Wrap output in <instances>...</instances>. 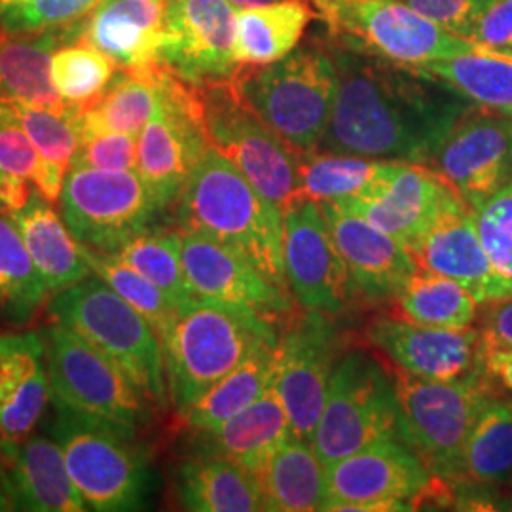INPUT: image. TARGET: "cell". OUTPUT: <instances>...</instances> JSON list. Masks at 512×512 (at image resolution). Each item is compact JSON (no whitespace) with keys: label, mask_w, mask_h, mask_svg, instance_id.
<instances>
[{"label":"cell","mask_w":512,"mask_h":512,"mask_svg":"<svg viewBox=\"0 0 512 512\" xmlns=\"http://www.w3.org/2000/svg\"><path fill=\"white\" fill-rule=\"evenodd\" d=\"M338 92L319 150L385 162L429 164L471 109L433 74L391 61L342 55Z\"/></svg>","instance_id":"obj_1"},{"label":"cell","mask_w":512,"mask_h":512,"mask_svg":"<svg viewBox=\"0 0 512 512\" xmlns=\"http://www.w3.org/2000/svg\"><path fill=\"white\" fill-rule=\"evenodd\" d=\"M177 202L183 230L217 239L289 291L283 209L268 202L217 148H205Z\"/></svg>","instance_id":"obj_2"},{"label":"cell","mask_w":512,"mask_h":512,"mask_svg":"<svg viewBox=\"0 0 512 512\" xmlns=\"http://www.w3.org/2000/svg\"><path fill=\"white\" fill-rule=\"evenodd\" d=\"M277 325L255 311L198 298L177 313L162 338L169 399L184 412L264 344Z\"/></svg>","instance_id":"obj_3"},{"label":"cell","mask_w":512,"mask_h":512,"mask_svg":"<svg viewBox=\"0 0 512 512\" xmlns=\"http://www.w3.org/2000/svg\"><path fill=\"white\" fill-rule=\"evenodd\" d=\"M48 315L105 353L148 403L169 399L162 340L147 319L97 275L54 293Z\"/></svg>","instance_id":"obj_4"},{"label":"cell","mask_w":512,"mask_h":512,"mask_svg":"<svg viewBox=\"0 0 512 512\" xmlns=\"http://www.w3.org/2000/svg\"><path fill=\"white\" fill-rule=\"evenodd\" d=\"M243 101L298 156L321 147L338 92V65L321 50H300L270 65H241Z\"/></svg>","instance_id":"obj_5"},{"label":"cell","mask_w":512,"mask_h":512,"mask_svg":"<svg viewBox=\"0 0 512 512\" xmlns=\"http://www.w3.org/2000/svg\"><path fill=\"white\" fill-rule=\"evenodd\" d=\"M40 334L55 410L135 439L150 420V408L147 397L128 376L105 353L61 323L52 321Z\"/></svg>","instance_id":"obj_6"},{"label":"cell","mask_w":512,"mask_h":512,"mask_svg":"<svg viewBox=\"0 0 512 512\" xmlns=\"http://www.w3.org/2000/svg\"><path fill=\"white\" fill-rule=\"evenodd\" d=\"M393 384L403 439L427 469L458 484L467 439L484 408L497 399L495 385L478 372L461 382H433L395 366Z\"/></svg>","instance_id":"obj_7"},{"label":"cell","mask_w":512,"mask_h":512,"mask_svg":"<svg viewBox=\"0 0 512 512\" xmlns=\"http://www.w3.org/2000/svg\"><path fill=\"white\" fill-rule=\"evenodd\" d=\"M387 437H403L393 378L376 357L351 351L334 368L311 444L329 465Z\"/></svg>","instance_id":"obj_8"},{"label":"cell","mask_w":512,"mask_h":512,"mask_svg":"<svg viewBox=\"0 0 512 512\" xmlns=\"http://www.w3.org/2000/svg\"><path fill=\"white\" fill-rule=\"evenodd\" d=\"M69 475L92 511H139L150 492L147 456L107 425L55 410L50 429Z\"/></svg>","instance_id":"obj_9"},{"label":"cell","mask_w":512,"mask_h":512,"mask_svg":"<svg viewBox=\"0 0 512 512\" xmlns=\"http://www.w3.org/2000/svg\"><path fill=\"white\" fill-rule=\"evenodd\" d=\"M196 88L209 147L236 165L268 202L285 209L296 192L300 156L256 116L232 78Z\"/></svg>","instance_id":"obj_10"},{"label":"cell","mask_w":512,"mask_h":512,"mask_svg":"<svg viewBox=\"0 0 512 512\" xmlns=\"http://www.w3.org/2000/svg\"><path fill=\"white\" fill-rule=\"evenodd\" d=\"M327 467L323 511H412L429 497L448 494L403 437L378 440Z\"/></svg>","instance_id":"obj_11"},{"label":"cell","mask_w":512,"mask_h":512,"mask_svg":"<svg viewBox=\"0 0 512 512\" xmlns=\"http://www.w3.org/2000/svg\"><path fill=\"white\" fill-rule=\"evenodd\" d=\"M209 147L198 88L160 69V101L137 137V173L158 211L179 200Z\"/></svg>","instance_id":"obj_12"},{"label":"cell","mask_w":512,"mask_h":512,"mask_svg":"<svg viewBox=\"0 0 512 512\" xmlns=\"http://www.w3.org/2000/svg\"><path fill=\"white\" fill-rule=\"evenodd\" d=\"M59 203L73 238L99 253H118L158 213L137 171L78 165L69 167Z\"/></svg>","instance_id":"obj_13"},{"label":"cell","mask_w":512,"mask_h":512,"mask_svg":"<svg viewBox=\"0 0 512 512\" xmlns=\"http://www.w3.org/2000/svg\"><path fill=\"white\" fill-rule=\"evenodd\" d=\"M330 27L353 38L366 54L403 67H423L473 50L476 44L458 37L433 19L421 16L403 0L342 2L315 0Z\"/></svg>","instance_id":"obj_14"},{"label":"cell","mask_w":512,"mask_h":512,"mask_svg":"<svg viewBox=\"0 0 512 512\" xmlns=\"http://www.w3.org/2000/svg\"><path fill=\"white\" fill-rule=\"evenodd\" d=\"M283 260L289 291L302 310L336 315L348 306L355 285L319 203L294 198L283 209Z\"/></svg>","instance_id":"obj_15"},{"label":"cell","mask_w":512,"mask_h":512,"mask_svg":"<svg viewBox=\"0 0 512 512\" xmlns=\"http://www.w3.org/2000/svg\"><path fill=\"white\" fill-rule=\"evenodd\" d=\"M238 8L228 0H167L160 63L192 86L234 78Z\"/></svg>","instance_id":"obj_16"},{"label":"cell","mask_w":512,"mask_h":512,"mask_svg":"<svg viewBox=\"0 0 512 512\" xmlns=\"http://www.w3.org/2000/svg\"><path fill=\"white\" fill-rule=\"evenodd\" d=\"M329 315L304 310L279 334L275 387L285 404L294 435L311 439L327 401L330 378L338 365V338Z\"/></svg>","instance_id":"obj_17"},{"label":"cell","mask_w":512,"mask_h":512,"mask_svg":"<svg viewBox=\"0 0 512 512\" xmlns=\"http://www.w3.org/2000/svg\"><path fill=\"white\" fill-rule=\"evenodd\" d=\"M511 120L482 107L467 110L429 162L473 209L512 177Z\"/></svg>","instance_id":"obj_18"},{"label":"cell","mask_w":512,"mask_h":512,"mask_svg":"<svg viewBox=\"0 0 512 512\" xmlns=\"http://www.w3.org/2000/svg\"><path fill=\"white\" fill-rule=\"evenodd\" d=\"M458 198L433 167L387 162L361 196L340 205L408 247Z\"/></svg>","instance_id":"obj_19"},{"label":"cell","mask_w":512,"mask_h":512,"mask_svg":"<svg viewBox=\"0 0 512 512\" xmlns=\"http://www.w3.org/2000/svg\"><path fill=\"white\" fill-rule=\"evenodd\" d=\"M179 232L186 279L198 298L255 311L274 325L293 315L291 293L249 260L200 232Z\"/></svg>","instance_id":"obj_20"},{"label":"cell","mask_w":512,"mask_h":512,"mask_svg":"<svg viewBox=\"0 0 512 512\" xmlns=\"http://www.w3.org/2000/svg\"><path fill=\"white\" fill-rule=\"evenodd\" d=\"M368 340L404 372L433 382H461L480 370V330L425 327L401 317L378 315Z\"/></svg>","instance_id":"obj_21"},{"label":"cell","mask_w":512,"mask_h":512,"mask_svg":"<svg viewBox=\"0 0 512 512\" xmlns=\"http://www.w3.org/2000/svg\"><path fill=\"white\" fill-rule=\"evenodd\" d=\"M319 207L355 289L370 300H393L420 268L406 245L340 203Z\"/></svg>","instance_id":"obj_22"},{"label":"cell","mask_w":512,"mask_h":512,"mask_svg":"<svg viewBox=\"0 0 512 512\" xmlns=\"http://www.w3.org/2000/svg\"><path fill=\"white\" fill-rule=\"evenodd\" d=\"M406 249L420 268L458 281L480 304L503 298L501 283L476 230L475 209L461 198L450 203Z\"/></svg>","instance_id":"obj_23"},{"label":"cell","mask_w":512,"mask_h":512,"mask_svg":"<svg viewBox=\"0 0 512 512\" xmlns=\"http://www.w3.org/2000/svg\"><path fill=\"white\" fill-rule=\"evenodd\" d=\"M0 480L16 511L84 512L88 503L69 475L54 439L27 435L0 439Z\"/></svg>","instance_id":"obj_24"},{"label":"cell","mask_w":512,"mask_h":512,"mask_svg":"<svg viewBox=\"0 0 512 512\" xmlns=\"http://www.w3.org/2000/svg\"><path fill=\"white\" fill-rule=\"evenodd\" d=\"M167 0H101L82 18L78 42L109 55L122 71L148 73L160 63Z\"/></svg>","instance_id":"obj_25"},{"label":"cell","mask_w":512,"mask_h":512,"mask_svg":"<svg viewBox=\"0 0 512 512\" xmlns=\"http://www.w3.org/2000/svg\"><path fill=\"white\" fill-rule=\"evenodd\" d=\"M40 332L0 334V439L31 435L50 401Z\"/></svg>","instance_id":"obj_26"},{"label":"cell","mask_w":512,"mask_h":512,"mask_svg":"<svg viewBox=\"0 0 512 512\" xmlns=\"http://www.w3.org/2000/svg\"><path fill=\"white\" fill-rule=\"evenodd\" d=\"M82 19L33 35L0 40V97L16 99L38 109L73 118L78 110L67 105L52 80V57L63 44L80 38Z\"/></svg>","instance_id":"obj_27"},{"label":"cell","mask_w":512,"mask_h":512,"mask_svg":"<svg viewBox=\"0 0 512 512\" xmlns=\"http://www.w3.org/2000/svg\"><path fill=\"white\" fill-rule=\"evenodd\" d=\"M291 435L293 425L274 384L255 403L203 433L202 452L230 459L256 475Z\"/></svg>","instance_id":"obj_28"},{"label":"cell","mask_w":512,"mask_h":512,"mask_svg":"<svg viewBox=\"0 0 512 512\" xmlns=\"http://www.w3.org/2000/svg\"><path fill=\"white\" fill-rule=\"evenodd\" d=\"M8 217L16 222L48 293H59L92 275L80 253V243L69 232L63 217L55 213L54 203L42 198L37 188L25 207Z\"/></svg>","instance_id":"obj_29"},{"label":"cell","mask_w":512,"mask_h":512,"mask_svg":"<svg viewBox=\"0 0 512 512\" xmlns=\"http://www.w3.org/2000/svg\"><path fill=\"white\" fill-rule=\"evenodd\" d=\"M266 511H323L327 467L311 440L291 435L256 473Z\"/></svg>","instance_id":"obj_30"},{"label":"cell","mask_w":512,"mask_h":512,"mask_svg":"<svg viewBox=\"0 0 512 512\" xmlns=\"http://www.w3.org/2000/svg\"><path fill=\"white\" fill-rule=\"evenodd\" d=\"M177 495L186 511H266L258 476L230 459L209 454L181 465Z\"/></svg>","instance_id":"obj_31"},{"label":"cell","mask_w":512,"mask_h":512,"mask_svg":"<svg viewBox=\"0 0 512 512\" xmlns=\"http://www.w3.org/2000/svg\"><path fill=\"white\" fill-rule=\"evenodd\" d=\"M315 16L308 0H279L238 10L236 59L241 65H270L294 52Z\"/></svg>","instance_id":"obj_32"},{"label":"cell","mask_w":512,"mask_h":512,"mask_svg":"<svg viewBox=\"0 0 512 512\" xmlns=\"http://www.w3.org/2000/svg\"><path fill=\"white\" fill-rule=\"evenodd\" d=\"M277 346L264 344L251 353L241 365L226 374L220 382L205 391L202 397L184 412V420L200 433L217 429L243 408L255 403L277 378Z\"/></svg>","instance_id":"obj_33"},{"label":"cell","mask_w":512,"mask_h":512,"mask_svg":"<svg viewBox=\"0 0 512 512\" xmlns=\"http://www.w3.org/2000/svg\"><path fill=\"white\" fill-rule=\"evenodd\" d=\"M412 69L437 76L476 107L512 118V54L475 46L465 54Z\"/></svg>","instance_id":"obj_34"},{"label":"cell","mask_w":512,"mask_h":512,"mask_svg":"<svg viewBox=\"0 0 512 512\" xmlns=\"http://www.w3.org/2000/svg\"><path fill=\"white\" fill-rule=\"evenodd\" d=\"M160 69L148 73L118 71L109 88L92 105L78 110L74 126L78 129H109L139 137L154 116L160 101Z\"/></svg>","instance_id":"obj_35"},{"label":"cell","mask_w":512,"mask_h":512,"mask_svg":"<svg viewBox=\"0 0 512 512\" xmlns=\"http://www.w3.org/2000/svg\"><path fill=\"white\" fill-rule=\"evenodd\" d=\"M397 317L439 329H467L478 317L480 302L458 281L418 268L393 298Z\"/></svg>","instance_id":"obj_36"},{"label":"cell","mask_w":512,"mask_h":512,"mask_svg":"<svg viewBox=\"0 0 512 512\" xmlns=\"http://www.w3.org/2000/svg\"><path fill=\"white\" fill-rule=\"evenodd\" d=\"M48 289L38 274L16 222L0 213V323L29 325L44 306Z\"/></svg>","instance_id":"obj_37"},{"label":"cell","mask_w":512,"mask_h":512,"mask_svg":"<svg viewBox=\"0 0 512 512\" xmlns=\"http://www.w3.org/2000/svg\"><path fill=\"white\" fill-rule=\"evenodd\" d=\"M385 164V160L321 150L302 154L298 158L294 198L317 203L349 202L378 179Z\"/></svg>","instance_id":"obj_38"},{"label":"cell","mask_w":512,"mask_h":512,"mask_svg":"<svg viewBox=\"0 0 512 512\" xmlns=\"http://www.w3.org/2000/svg\"><path fill=\"white\" fill-rule=\"evenodd\" d=\"M512 480V401L494 399L467 439L459 482L478 486Z\"/></svg>","instance_id":"obj_39"},{"label":"cell","mask_w":512,"mask_h":512,"mask_svg":"<svg viewBox=\"0 0 512 512\" xmlns=\"http://www.w3.org/2000/svg\"><path fill=\"white\" fill-rule=\"evenodd\" d=\"M114 255L145 275L179 310L198 300L184 272L179 230L152 232L147 228Z\"/></svg>","instance_id":"obj_40"},{"label":"cell","mask_w":512,"mask_h":512,"mask_svg":"<svg viewBox=\"0 0 512 512\" xmlns=\"http://www.w3.org/2000/svg\"><path fill=\"white\" fill-rule=\"evenodd\" d=\"M80 253L93 275L103 279L112 291L120 294L129 306L139 311L160 340L175 321L179 308L165 296L145 275L133 270L122 258L114 253H99L80 245Z\"/></svg>","instance_id":"obj_41"},{"label":"cell","mask_w":512,"mask_h":512,"mask_svg":"<svg viewBox=\"0 0 512 512\" xmlns=\"http://www.w3.org/2000/svg\"><path fill=\"white\" fill-rule=\"evenodd\" d=\"M120 67L90 44L73 42L57 48L52 57V80L61 99L80 110L109 88Z\"/></svg>","instance_id":"obj_42"},{"label":"cell","mask_w":512,"mask_h":512,"mask_svg":"<svg viewBox=\"0 0 512 512\" xmlns=\"http://www.w3.org/2000/svg\"><path fill=\"white\" fill-rule=\"evenodd\" d=\"M0 169L27 179L50 203L59 202L65 173L48 164L29 135L4 109L0 97Z\"/></svg>","instance_id":"obj_43"},{"label":"cell","mask_w":512,"mask_h":512,"mask_svg":"<svg viewBox=\"0 0 512 512\" xmlns=\"http://www.w3.org/2000/svg\"><path fill=\"white\" fill-rule=\"evenodd\" d=\"M2 103L8 116L29 135L40 156L67 175L78 148V131L73 118L38 109L16 99L2 97Z\"/></svg>","instance_id":"obj_44"},{"label":"cell","mask_w":512,"mask_h":512,"mask_svg":"<svg viewBox=\"0 0 512 512\" xmlns=\"http://www.w3.org/2000/svg\"><path fill=\"white\" fill-rule=\"evenodd\" d=\"M475 222L501 283L503 298H512V177L492 198L476 207Z\"/></svg>","instance_id":"obj_45"},{"label":"cell","mask_w":512,"mask_h":512,"mask_svg":"<svg viewBox=\"0 0 512 512\" xmlns=\"http://www.w3.org/2000/svg\"><path fill=\"white\" fill-rule=\"evenodd\" d=\"M480 313V370L494 385L512 391V298L484 302Z\"/></svg>","instance_id":"obj_46"},{"label":"cell","mask_w":512,"mask_h":512,"mask_svg":"<svg viewBox=\"0 0 512 512\" xmlns=\"http://www.w3.org/2000/svg\"><path fill=\"white\" fill-rule=\"evenodd\" d=\"M101 0H16L0 6V31L6 37L33 35L86 18Z\"/></svg>","instance_id":"obj_47"},{"label":"cell","mask_w":512,"mask_h":512,"mask_svg":"<svg viewBox=\"0 0 512 512\" xmlns=\"http://www.w3.org/2000/svg\"><path fill=\"white\" fill-rule=\"evenodd\" d=\"M71 165L137 171V137L109 129H78V148Z\"/></svg>","instance_id":"obj_48"},{"label":"cell","mask_w":512,"mask_h":512,"mask_svg":"<svg viewBox=\"0 0 512 512\" xmlns=\"http://www.w3.org/2000/svg\"><path fill=\"white\" fill-rule=\"evenodd\" d=\"M421 16L433 19L446 31L471 38L476 21L492 0H403Z\"/></svg>","instance_id":"obj_49"},{"label":"cell","mask_w":512,"mask_h":512,"mask_svg":"<svg viewBox=\"0 0 512 512\" xmlns=\"http://www.w3.org/2000/svg\"><path fill=\"white\" fill-rule=\"evenodd\" d=\"M480 48L512 54V0H492L469 38Z\"/></svg>","instance_id":"obj_50"},{"label":"cell","mask_w":512,"mask_h":512,"mask_svg":"<svg viewBox=\"0 0 512 512\" xmlns=\"http://www.w3.org/2000/svg\"><path fill=\"white\" fill-rule=\"evenodd\" d=\"M232 6H236L238 10L243 8H258V6H268V4H274L279 0H228Z\"/></svg>","instance_id":"obj_51"},{"label":"cell","mask_w":512,"mask_h":512,"mask_svg":"<svg viewBox=\"0 0 512 512\" xmlns=\"http://www.w3.org/2000/svg\"><path fill=\"white\" fill-rule=\"evenodd\" d=\"M8 511H16V509H14V503H12L10 495H8L4 484H2V480H0V512Z\"/></svg>","instance_id":"obj_52"},{"label":"cell","mask_w":512,"mask_h":512,"mask_svg":"<svg viewBox=\"0 0 512 512\" xmlns=\"http://www.w3.org/2000/svg\"><path fill=\"white\" fill-rule=\"evenodd\" d=\"M4 179H6V173L0 169V190H2V184H4ZM0 211H2V203H0Z\"/></svg>","instance_id":"obj_53"},{"label":"cell","mask_w":512,"mask_h":512,"mask_svg":"<svg viewBox=\"0 0 512 512\" xmlns=\"http://www.w3.org/2000/svg\"><path fill=\"white\" fill-rule=\"evenodd\" d=\"M10 2H16V0H0V6H4V4H10Z\"/></svg>","instance_id":"obj_54"},{"label":"cell","mask_w":512,"mask_h":512,"mask_svg":"<svg viewBox=\"0 0 512 512\" xmlns=\"http://www.w3.org/2000/svg\"><path fill=\"white\" fill-rule=\"evenodd\" d=\"M342 2H370V0H342Z\"/></svg>","instance_id":"obj_55"},{"label":"cell","mask_w":512,"mask_h":512,"mask_svg":"<svg viewBox=\"0 0 512 512\" xmlns=\"http://www.w3.org/2000/svg\"><path fill=\"white\" fill-rule=\"evenodd\" d=\"M511 154H512V120H511Z\"/></svg>","instance_id":"obj_56"},{"label":"cell","mask_w":512,"mask_h":512,"mask_svg":"<svg viewBox=\"0 0 512 512\" xmlns=\"http://www.w3.org/2000/svg\"><path fill=\"white\" fill-rule=\"evenodd\" d=\"M6 37V35H4V33H2V31H0V40H2V38Z\"/></svg>","instance_id":"obj_57"},{"label":"cell","mask_w":512,"mask_h":512,"mask_svg":"<svg viewBox=\"0 0 512 512\" xmlns=\"http://www.w3.org/2000/svg\"><path fill=\"white\" fill-rule=\"evenodd\" d=\"M511 505H512V480H511ZM512 509V507H511Z\"/></svg>","instance_id":"obj_58"}]
</instances>
